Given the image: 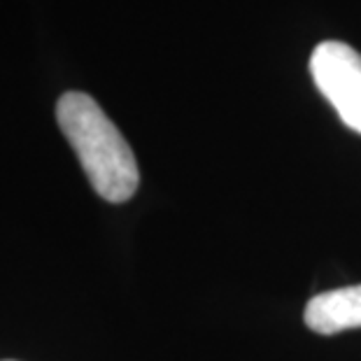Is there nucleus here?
Returning <instances> with one entry per match:
<instances>
[{"instance_id":"1","label":"nucleus","mask_w":361,"mask_h":361,"mask_svg":"<svg viewBox=\"0 0 361 361\" xmlns=\"http://www.w3.org/2000/svg\"><path fill=\"white\" fill-rule=\"evenodd\" d=\"M56 121L96 194L110 203L128 201L140 184V173L133 149L103 107L82 91H68L56 103Z\"/></svg>"},{"instance_id":"2","label":"nucleus","mask_w":361,"mask_h":361,"mask_svg":"<svg viewBox=\"0 0 361 361\" xmlns=\"http://www.w3.org/2000/svg\"><path fill=\"white\" fill-rule=\"evenodd\" d=\"M310 73L343 124L361 133V54L345 42H322L310 56Z\"/></svg>"},{"instance_id":"3","label":"nucleus","mask_w":361,"mask_h":361,"mask_svg":"<svg viewBox=\"0 0 361 361\" xmlns=\"http://www.w3.org/2000/svg\"><path fill=\"white\" fill-rule=\"evenodd\" d=\"M305 324L314 334L334 336L361 326V284L324 291L305 305Z\"/></svg>"}]
</instances>
